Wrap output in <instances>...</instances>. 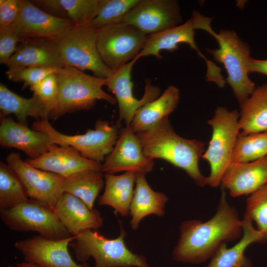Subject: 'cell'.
Here are the masks:
<instances>
[{
  "label": "cell",
  "mask_w": 267,
  "mask_h": 267,
  "mask_svg": "<svg viewBox=\"0 0 267 267\" xmlns=\"http://www.w3.org/2000/svg\"><path fill=\"white\" fill-rule=\"evenodd\" d=\"M194 30L191 17L181 25L150 35L136 60L149 55L161 59L162 56L160 54V51L167 50L173 52L178 49L179 44L186 43L205 61L207 67L206 80L211 82L220 80L222 77V70L215 63L208 60L199 50L194 40Z\"/></svg>",
  "instance_id": "obj_14"
},
{
  "label": "cell",
  "mask_w": 267,
  "mask_h": 267,
  "mask_svg": "<svg viewBox=\"0 0 267 267\" xmlns=\"http://www.w3.org/2000/svg\"><path fill=\"white\" fill-rule=\"evenodd\" d=\"M64 66L90 70L96 77L107 78L112 70L102 60L96 44V29L73 26L55 41Z\"/></svg>",
  "instance_id": "obj_8"
},
{
  "label": "cell",
  "mask_w": 267,
  "mask_h": 267,
  "mask_svg": "<svg viewBox=\"0 0 267 267\" xmlns=\"http://www.w3.org/2000/svg\"><path fill=\"white\" fill-rule=\"evenodd\" d=\"M240 107L239 134L267 131V83L256 88Z\"/></svg>",
  "instance_id": "obj_28"
},
{
  "label": "cell",
  "mask_w": 267,
  "mask_h": 267,
  "mask_svg": "<svg viewBox=\"0 0 267 267\" xmlns=\"http://www.w3.org/2000/svg\"><path fill=\"white\" fill-rule=\"evenodd\" d=\"M181 21L178 1L140 0L119 23L132 25L151 35L178 26Z\"/></svg>",
  "instance_id": "obj_13"
},
{
  "label": "cell",
  "mask_w": 267,
  "mask_h": 267,
  "mask_svg": "<svg viewBox=\"0 0 267 267\" xmlns=\"http://www.w3.org/2000/svg\"><path fill=\"white\" fill-rule=\"evenodd\" d=\"M25 162L36 168L64 178L84 170L101 171V163L84 157L72 146H59L56 144L50 145L48 151L39 157L28 159Z\"/></svg>",
  "instance_id": "obj_19"
},
{
  "label": "cell",
  "mask_w": 267,
  "mask_h": 267,
  "mask_svg": "<svg viewBox=\"0 0 267 267\" xmlns=\"http://www.w3.org/2000/svg\"><path fill=\"white\" fill-rule=\"evenodd\" d=\"M104 183L101 171L84 170L65 178L63 191L79 198L92 210Z\"/></svg>",
  "instance_id": "obj_29"
},
{
  "label": "cell",
  "mask_w": 267,
  "mask_h": 267,
  "mask_svg": "<svg viewBox=\"0 0 267 267\" xmlns=\"http://www.w3.org/2000/svg\"><path fill=\"white\" fill-rule=\"evenodd\" d=\"M147 37L132 25L118 23L107 25L96 29L98 52L105 64L115 70L136 60Z\"/></svg>",
  "instance_id": "obj_9"
},
{
  "label": "cell",
  "mask_w": 267,
  "mask_h": 267,
  "mask_svg": "<svg viewBox=\"0 0 267 267\" xmlns=\"http://www.w3.org/2000/svg\"><path fill=\"white\" fill-rule=\"evenodd\" d=\"M75 26H89L97 15L101 0H59Z\"/></svg>",
  "instance_id": "obj_33"
},
{
  "label": "cell",
  "mask_w": 267,
  "mask_h": 267,
  "mask_svg": "<svg viewBox=\"0 0 267 267\" xmlns=\"http://www.w3.org/2000/svg\"><path fill=\"white\" fill-rule=\"evenodd\" d=\"M267 156V131L238 134L231 163H248Z\"/></svg>",
  "instance_id": "obj_31"
},
{
  "label": "cell",
  "mask_w": 267,
  "mask_h": 267,
  "mask_svg": "<svg viewBox=\"0 0 267 267\" xmlns=\"http://www.w3.org/2000/svg\"><path fill=\"white\" fill-rule=\"evenodd\" d=\"M154 166L153 159L144 154L136 133L130 125L121 129L117 142L101 164V170L111 174L125 171L146 175Z\"/></svg>",
  "instance_id": "obj_16"
},
{
  "label": "cell",
  "mask_w": 267,
  "mask_h": 267,
  "mask_svg": "<svg viewBox=\"0 0 267 267\" xmlns=\"http://www.w3.org/2000/svg\"><path fill=\"white\" fill-rule=\"evenodd\" d=\"M6 161L21 181L28 197L45 204L53 210L64 192L65 178L32 167L22 160L16 152L8 154Z\"/></svg>",
  "instance_id": "obj_11"
},
{
  "label": "cell",
  "mask_w": 267,
  "mask_h": 267,
  "mask_svg": "<svg viewBox=\"0 0 267 267\" xmlns=\"http://www.w3.org/2000/svg\"><path fill=\"white\" fill-rule=\"evenodd\" d=\"M239 113L218 107L213 117L208 121L212 129L211 139L202 156L210 166L207 184L213 187L221 185L223 175L231 163L233 148L240 130Z\"/></svg>",
  "instance_id": "obj_6"
},
{
  "label": "cell",
  "mask_w": 267,
  "mask_h": 267,
  "mask_svg": "<svg viewBox=\"0 0 267 267\" xmlns=\"http://www.w3.org/2000/svg\"><path fill=\"white\" fill-rule=\"evenodd\" d=\"M140 0H101L99 12L89 26L98 29L117 24L127 15Z\"/></svg>",
  "instance_id": "obj_32"
},
{
  "label": "cell",
  "mask_w": 267,
  "mask_h": 267,
  "mask_svg": "<svg viewBox=\"0 0 267 267\" xmlns=\"http://www.w3.org/2000/svg\"><path fill=\"white\" fill-rule=\"evenodd\" d=\"M0 118L13 114L18 123L27 125V119L48 120L49 113L42 100L34 95L29 98L22 97L0 84Z\"/></svg>",
  "instance_id": "obj_26"
},
{
  "label": "cell",
  "mask_w": 267,
  "mask_h": 267,
  "mask_svg": "<svg viewBox=\"0 0 267 267\" xmlns=\"http://www.w3.org/2000/svg\"><path fill=\"white\" fill-rule=\"evenodd\" d=\"M53 210L72 236L85 230H96L103 224V218L98 210L90 209L82 200L68 193L61 194Z\"/></svg>",
  "instance_id": "obj_22"
},
{
  "label": "cell",
  "mask_w": 267,
  "mask_h": 267,
  "mask_svg": "<svg viewBox=\"0 0 267 267\" xmlns=\"http://www.w3.org/2000/svg\"><path fill=\"white\" fill-rule=\"evenodd\" d=\"M136 173L126 172L120 175L105 173L104 191L98 199V205H107L114 213L125 217L129 214L134 192Z\"/></svg>",
  "instance_id": "obj_25"
},
{
  "label": "cell",
  "mask_w": 267,
  "mask_h": 267,
  "mask_svg": "<svg viewBox=\"0 0 267 267\" xmlns=\"http://www.w3.org/2000/svg\"><path fill=\"white\" fill-rule=\"evenodd\" d=\"M0 216L2 222L13 230L34 231L52 239L72 236L53 210L35 199H29L9 209L0 210Z\"/></svg>",
  "instance_id": "obj_10"
},
{
  "label": "cell",
  "mask_w": 267,
  "mask_h": 267,
  "mask_svg": "<svg viewBox=\"0 0 267 267\" xmlns=\"http://www.w3.org/2000/svg\"><path fill=\"white\" fill-rule=\"evenodd\" d=\"M249 73H259L267 76V59L259 60L250 58L248 62Z\"/></svg>",
  "instance_id": "obj_40"
},
{
  "label": "cell",
  "mask_w": 267,
  "mask_h": 267,
  "mask_svg": "<svg viewBox=\"0 0 267 267\" xmlns=\"http://www.w3.org/2000/svg\"><path fill=\"white\" fill-rule=\"evenodd\" d=\"M10 26L0 27V63L5 64L17 49V44L21 41Z\"/></svg>",
  "instance_id": "obj_37"
},
{
  "label": "cell",
  "mask_w": 267,
  "mask_h": 267,
  "mask_svg": "<svg viewBox=\"0 0 267 267\" xmlns=\"http://www.w3.org/2000/svg\"><path fill=\"white\" fill-rule=\"evenodd\" d=\"M54 144L45 132L32 130L26 125L15 122L10 117L0 118V144L4 148L23 151L32 159L46 153Z\"/></svg>",
  "instance_id": "obj_18"
},
{
  "label": "cell",
  "mask_w": 267,
  "mask_h": 267,
  "mask_svg": "<svg viewBox=\"0 0 267 267\" xmlns=\"http://www.w3.org/2000/svg\"><path fill=\"white\" fill-rule=\"evenodd\" d=\"M137 61L134 59L113 70L111 75L106 78V86L114 94L118 104L119 116L116 123L120 126L122 121L126 126L131 125L138 109L158 98L160 94L159 88L151 85L150 82L147 81L141 99L138 100L134 96L131 72Z\"/></svg>",
  "instance_id": "obj_15"
},
{
  "label": "cell",
  "mask_w": 267,
  "mask_h": 267,
  "mask_svg": "<svg viewBox=\"0 0 267 267\" xmlns=\"http://www.w3.org/2000/svg\"><path fill=\"white\" fill-rule=\"evenodd\" d=\"M192 18L195 30L206 31L218 43L219 48H209L207 51L215 60L224 66L227 73L225 82L231 87L241 106L256 88L248 76V62L251 57L249 45L233 30L222 29L215 32L211 26L212 18L198 11H193Z\"/></svg>",
  "instance_id": "obj_3"
},
{
  "label": "cell",
  "mask_w": 267,
  "mask_h": 267,
  "mask_svg": "<svg viewBox=\"0 0 267 267\" xmlns=\"http://www.w3.org/2000/svg\"><path fill=\"white\" fill-rule=\"evenodd\" d=\"M21 0H0V27L10 26L17 18Z\"/></svg>",
  "instance_id": "obj_38"
},
{
  "label": "cell",
  "mask_w": 267,
  "mask_h": 267,
  "mask_svg": "<svg viewBox=\"0 0 267 267\" xmlns=\"http://www.w3.org/2000/svg\"><path fill=\"white\" fill-rule=\"evenodd\" d=\"M119 221L120 233L115 239H108L96 230L80 232L69 246L76 259L86 263L92 257L93 267H150L145 256L133 253L127 247L125 238L127 232Z\"/></svg>",
  "instance_id": "obj_5"
},
{
  "label": "cell",
  "mask_w": 267,
  "mask_h": 267,
  "mask_svg": "<svg viewBox=\"0 0 267 267\" xmlns=\"http://www.w3.org/2000/svg\"><path fill=\"white\" fill-rule=\"evenodd\" d=\"M252 221L244 216L242 220L243 233L240 240L231 248L222 244L212 257L206 267H253L250 260L245 256L247 247L254 242L267 240V237L254 227Z\"/></svg>",
  "instance_id": "obj_23"
},
{
  "label": "cell",
  "mask_w": 267,
  "mask_h": 267,
  "mask_svg": "<svg viewBox=\"0 0 267 267\" xmlns=\"http://www.w3.org/2000/svg\"><path fill=\"white\" fill-rule=\"evenodd\" d=\"M179 230L173 259L177 262L191 264L211 259L222 244L235 240L243 233L242 221L237 210L228 203L225 189L222 187L215 215L204 222L195 220L183 221Z\"/></svg>",
  "instance_id": "obj_1"
},
{
  "label": "cell",
  "mask_w": 267,
  "mask_h": 267,
  "mask_svg": "<svg viewBox=\"0 0 267 267\" xmlns=\"http://www.w3.org/2000/svg\"><path fill=\"white\" fill-rule=\"evenodd\" d=\"M136 134L147 157L165 160L184 170L200 187L207 185V177L199 167V159L205 152L204 143L178 135L171 126L169 117Z\"/></svg>",
  "instance_id": "obj_2"
},
{
  "label": "cell",
  "mask_w": 267,
  "mask_h": 267,
  "mask_svg": "<svg viewBox=\"0 0 267 267\" xmlns=\"http://www.w3.org/2000/svg\"><path fill=\"white\" fill-rule=\"evenodd\" d=\"M8 267H42L32 262L25 261L21 263L16 264L15 266L9 265H8Z\"/></svg>",
  "instance_id": "obj_41"
},
{
  "label": "cell",
  "mask_w": 267,
  "mask_h": 267,
  "mask_svg": "<svg viewBox=\"0 0 267 267\" xmlns=\"http://www.w3.org/2000/svg\"><path fill=\"white\" fill-rule=\"evenodd\" d=\"M21 181L7 164L0 162V210H8L29 199Z\"/></svg>",
  "instance_id": "obj_30"
},
{
  "label": "cell",
  "mask_w": 267,
  "mask_h": 267,
  "mask_svg": "<svg viewBox=\"0 0 267 267\" xmlns=\"http://www.w3.org/2000/svg\"><path fill=\"white\" fill-rule=\"evenodd\" d=\"M58 69L44 67H24L8 69L5 74L10 81L22 82L24 88L33 86L49 75L55 73Z\"/></svg>",
  "instance_id": "obj_35"
},
{
  "label": "cell",
  "mask_w": 267,
  "mask_h": 267,
  "mask_svg": "<svg viewBox=\"0 0 267 267\" xmlns=\"http://www.w3.org/2000/svg\"><path fill=\"white\" fill-rule=\"evenodd\" d=\"M179 101V89L174 86H169L160 96L138 109L131 124L133 130L137 133L150 129L169 117Z\"/></svg>",
  "instance_id": "obj_27"
},
{
  "label": "cell",
  "mask_w": 267,
  "mask_h": 267,
  "mask_svg": "<svg viewBox=\"0 0 267 267\" xmlns=\"http://www.w3.org/2000/svg\"><path fill=\"white\" fill-rule=\"evenodd\" d=\"M244 216L257 225V229L267 237V183L251 194L246 200Z\"/></svg>",
  "instance_id": "obj_34"
},
{
  "label": "cell",
  "mask_w": 267,
  "mask_h": 267,
  "mask_svg": "<svg viewBox=\"0 0 267 267\" xmlns=\"http://www.w3.org/2000/svg\"><path fill=\"white\" fill-rule=\"evenodd\" d=\"M58 93L49 119L56 120L67 113L93 107L97 100L115 104L116 100L102 89L106 78L86 74L73 67L64 66L56 72Z\"/></svg>",
  "instance_id": "obj_4"
},
{
  "label": "cell",
  "mask_w": 267,
  "mask_h": 267,
  "mask_svg": "<svg viewBox=\"0 0 267 267\" xmlns=\"http://www.w3.org/2000/svg\"><path fill=\"white\" fill-rule=\"evenodd\" d=\"M5 65L8 69L29 67L59 69L64 66L56 42L39 38L22 40Z\"/></svg>",
  "instance_id": "obj_21"
},
{
  "label": "cell",
  "mask_w": 267,
  "mask_h": 267,
  "mask_svg": "<svg viewBox=\"0 0 267 267\" xmlns=\"http://www.w3.org/2000/svg\"><path fill=\"white\" fill-rule=\"evenodd\" d=\"M145 176L144 174L136 173L135 187L129 212L132 217L130 225L133 230L137 229L141 221L148 215L163 216L168 200L166 194L155 191L150 187Z\"/></svg>",
  "instance_id": "obj_24"
},
{
  "label": "cell",
  "mask_w": 267,
  "mask_h": 267,
  "mask_svg": "<svg viewBox=\"0 0 267 267\" xmlns=\"http://www.w3.org/2000/svg\"><path fill=\"white\" fill-rule=\"evenodd\" d=\"M48 120L34 122L33 129L48 134L54 144L72 146L84 157L99 163L112 151L121 130V126L117 123L113 125L106 121L99 120L94 130L89 129L84 134L70 135L56 130Z\"/></svg>",
  "instance_id": "obj_7"
},
{
  "label": "cell",
  "mask_w": 267,
  "mask_h": 267,
  "mask_svg": "<svg viewBox=\"0 0 267 267\" xmlns=\"http://www.w3.org/2000/svg\"><path fill=\"white\" fill-rule=\"evenodd\" d=\"M74 26L70 19L54 16L31 0H21L19 14L10 27L21 40L39 38L55 42Z\"/></svg>",
  "instance_id": "obj_12"
},
{
  "label": "cell",
  "mask_w": 267,
  "mask_h": 267,
  "mask_svg": "<svg viewBox=\"0 0 267 267\" xmlns=\"http://www.w3.org/2000/svg\"><path fill=\"white\" fill-rule=\"evenodd\" d=\"M267 183V156L248 163H231L221 186L232 197L251 194Z\"/></svg>",
  "instance_id": "obj_20"
},
{
  "label": "cell",
  "mask_w": 267,
  "mask_h": 267,
  "mask_svg": "<svg viewBox=\"0 0 267 267\" xmlns=\"http://www.w3.org/2000/svg\"><path fill=\"white\" fill-rule=\"evenodd\" d=\"M76 236L62 239H49L41 235L16 241L14 246L24 256L25 261L42 267H90L87 263L77 264L69 251Z\"/></svg>",
  "instance_id": "obj_17"
},
{
  "label": "cell",
  "mask_w": 267,
  "mask_h": 267,
  "mask_svg": "<svg viewBox=\"0 0 267 267\" xmlns=\"http://www.w3.org/2000/svg\"><path fill=\"white\" fill-rule=\"evenodd\" d=\"M33 94L44 104L49 113L53 108L58 93V82L56 72L51 74L37 84L30 88Z\"/></svg>",
  "instance_id": "obj_36"
},
{
  "label": "cell",
  "mask_w": 267,
  "mask_h": 267,
  "mask_svg": "<svg viewBox=\"0 0 267 267\" xmlns=\"http://www.w3.org/2000/svg\"><path fill=\"white\" fill-rule=\"evenodd\" d=\"M34 4L45 12L54 16L68 19V15L61 5L59 0H31Z\"/></svg>",
  "instance_id": "obj_39"
}]
</instances>
